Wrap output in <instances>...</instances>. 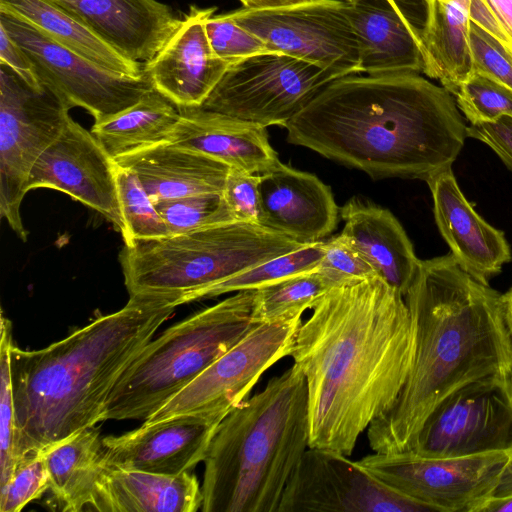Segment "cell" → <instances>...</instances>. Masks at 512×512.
<instances>
[{
  "label": "cell",
  "instance_id": "cell-46",
  "mask_svg": "<svg viewBox=\"0 0 512 512\" xmlns=\"http://www.w3.org/2000/svg\"><path fill=\"white\" fill-rule=\"evenodd\" d=\"M476 512H512V493L492 495L479 505Z\"/></svg>",
  "mask_w": 512,
  "mask_h": 512
},
{
  "label": "cell",
  "instance_id": "cell-36",
  "mask_svg": "<svg viewBox=\"0 0 512 512\" xmlns=\"http://www.w3.org/2000/svg\"><path fill=\"white\" fill-rule=\"evenodd\" d=\"M457 107L470 124L512 117V91L491 78L473 72L453 94Z\"/></svg>",
  "mask_w": 512,
  "mask_h": 512
},
{
  "label": "cell",
  "instance_id": "cell-30",
  "mask_svg": "<svg viewBox=\"0 0 512 512\" xmlns=\"http://www.w3.org/2000/svg\"><path fill=\"white\" fill-rule=\"evenodd\" d=\"M180 110L153 89L122 112L94 123L91 132L114 159L170 142Z\"/></svg>",
  "mask_w": 512,
  "mask_h": 512
},
{
  "label": "cell",
  "instance_id": "cell-5",
  "mask_svg": "<svg viewBox=\"0 0 512 512\" xmlns=\"http://www.w3.org/2000/svg\"><path fill=\"white\" fill-rule=\"evenodd\" d=\"M305 376L293 364L218 425L205 464L203 512H278L309 447Z\"/></svg>",
  "mask_w": 512,
  "mask_h": 512
},
{
  "label": "cell",
  "instance_id": "cell-6",
  "mask_svg": "<svg viewBox=\"0 0 512 512\" xmlns=\"http://www.w3.org/2000/svg\"><path fill=\"white\" fill-rule=\"evenodd\" d=\"M254 296L235 292L152 339L111 390L101 422L149 418L258 324Z\"/></svg>",
  "mask_w": 512,
  "mask_h": 512
},
{
  "label": "cell",
  "instance_id": "cell-40",
  "mask_svg": "<svg viewBox=\"0 0 512 512\" xmlns=\"http://www.w3.org/2000/svg\"><path fill=\"white\" fill-rule=\"evenodd\" d=\"M470 45L474 71L512 91V55L494 35L470 20Z\"/></svg>",
  "mask_w": 512,
  "mask_h": 512
},
{
  "label": "cell",
  "instance_id": "cell-21",
  "mask_svg": "<svg viewBox=\"0 0 512 512\" xmlns=\"http://www.w3.org/2000/svg\"><path fill=\"white\" fill-rule=\"evenodd\" d=\"M125 58L146 64L179 26L157 0H51Z\"/></svg>",
  "mask_w": 512,
  "mask_h": 512
},
{
  "label": "cell",
  "instance_id": "cell-7",
  "mask_svg": "<svg viewBox=\"0 0 512 512\" xmlns=\"http://www.w3.org/2000/svg\"><path fill=\"white\" fill-rule=\"evenodd\" d=\"M304 245L260 224L231 221L124 245L119 259L129 295H176L182 305L194 292Z\"/></svg>",
  "mask_w": 512,
  "mask_h": 512
},
{
  "label": "cell",
  "instance_id": "cell-35",
  "mask_svg": "<svg viewBox=\"0 0 512 512\" xmlns=\"http://www.w3.org/2000/svg\"><path fill=\"white\" fill-rule=\"evenodd\" d=\"M12 324L1 316L0 341V488L12 478L17 466L16 422L12 389L10 350Z\"/></svg>",
  "mask_w": 512,
  "mask_h": 512
},
{
  "label": "cell",
  "instance_id": "cell-23",
  "mask_svg": "<svg viewBox=\"0 0 512 512\" xmlns=\"http://www.w3.org/2000/svg\"><path fill=\"white\" fill-rule=\"evenodd\" d=\"M343 8L358 41L362 73H423L420 28L412 24L397 3L344 1Z\"/></svg>",
  "mask_w": 512,
  "mask_h": 512
},
{
  "label": "cell",
  "instance_id": "cell-20",
  "mask_svg": "<svg viewBox=\"0 0 512 512\" xmlns=\"http://www.w3.org/2000/svg\"><path fill=\"white\" fill-rule=\"evenodd\" d=\"M436 225L458 265L476 280L489 284L512 260L503 231L485 221L462 193L452 167L426 180Z\"/></svg>",
  "mask_w": 512,
  "mask_h": 512
},
{
  "label": "cell",
  "instance_id": "cell-15",
  "mask_svg": "<svg viewBox=\"0 0 512 512\" xmlns=\"http://www.w3.org/2000/svg\"><path fill=\"white\" fill-rule=\"evenodd\" d=\"M423 512L340 452L308 447L290 477L278 512Z\"/></svg>",
  "mask_w": 512,
  "mask_h": 512
},
{
  "label": "cell",
  "instance_id": "cell-31",
  "mask_svg": "<svg viewBox=\"0 0 512 512\" xmlns=\"http://www.w3.org/2000/svg\"><path fill=\"white\" fill-rule=\"evenodd\" d=\"M325 250V241H317L271 258L224 281L187 296L184 304L226 293L256 290L285 278L317 271Z\"/></svg>",
  "mask_w": 512,
  "mask_h": 512
},
{
  "label": "cell",
  "instance_id": "cell-19",
  "mask_svg": "<svg viewBox=\"0 0 512 512\" xmlns=\"http://www.w3.org/2000/svg\"><path fill=\"white\" fill-rule=\"evenodd\" d=\"M260 175V225L300 243L322 241L338 224L330 186L279 161Z\"/></svg>",
  "mask_w": 512,
  "mask_h": 512
},
{
  "label": "cell",
  "instance_id": "cell-44",
  "mask_svg": "<svg viewBox=\"0 0 512 512\" xmlns=\"http://www.w3.org/2000/svg\"><path fill=\"white\" fill-rule=\"evenodd\" d=\"M461 7L470 20L498 38L504 45L512 47V41L501 28L484 0H447Z\"/></svg>",
  "mask_w": 512,
  "mask_h": 512
},
{
  "label": "cell",
  "instance_id": "cell-38",
  "mask_svg": "<svg viewBox=\"0 0 512 512\" xmlns=\"http://www.w3.org/2000/svg\"><path fill=\"white\" fill-rule=\"evenodd\" d=\"M317 272L330 287L378 276L342 233L325 241L324 254Z\"/></svg>",
  "mask_w": 512,
  "mask_h": 512
},
{
  "label": "cell",
  "instance_id": "cell-12",
  "mask_svg": "<svg viewBox=\"0 0 512 512\" xmlns=\"http://www.w3.org/2000/svg\"><path fill=\"white\" fill-rule=\"evenodd\" d=\"M331 81L311 63L264 53L232 63L201 107L264 127H285Z\"/></svg>",
  "mask_w": 512,
  "mask_h": 512
},
{
  "label": "cell",
  "instance_id": "cell-39",
  "mask_svg": "<svg viewBox=\"0 0 512 512\" xmlns=\"http://www.w3.org/2000/svg\"><path fill=\"white\" fill-rule=\"evenodd\" d=\"M49 489V476L43 454L21 460L11 480L0 488L1 512H19Z\"/></svg>",
  "mask_w": 512,
  "mask_h": 512
},
{
  "label": "cell",
  "instance_id": "cell-26",
  "mask_svg": "<svg viewBox=\"0 0 512 512\" xmlns=\"http://www.w3.org/2000/svg\"><path fill=\"white\" fill-rule=\"evenodd\" d=\"M132 170L154 203L186 196L222 193L225 163L170 142L115 160Z\"/></svg>",
  "mask_w": 512,
  "mask_h": 512
},
{
  "label": "cell",
  "instance_id": "cell-51",
  "mask_svg": "<svg viewBox=\"0 0 512 512\" xmlns=\"http://www.w3.org/2000/svg\"><path fill=\"white\" fill-rule=\"evenodd\" d=\"M506 48L508 49V51H509V52H510V54L512 55V47H509V48H508V47L506 46Z\"/></svg>",
  "mask_w": 512,
  "mask_h": 512
},
{
  "label": "cell",
  "instance_id": "cell-18",
  "mask_svg": "<svg viewBox=\"0 0 512 512\" xmlns=\"http://www.w3.org/2000/svg\"><path fill=\"white\" fill-rule=\"evenodd\" d=\"M216 8L191 7L165 45L144 64L153 87L178 108L201 107L229 66L213 50L206 21Z\"/></svg>",
  "mask_w": 512,
  "mask_h": 512
},
{
  "label": "cell",
  "instance_id": "cell-42",
  "mask_svg": "<svg viewBox=\"0 0 512 512\" xmlns=\"http://www.w3.org/2000/svg\"><path fill=\"white\" fill-rule=\"evenodd\" d=\"M467 137L486 144L512 171V117L501 116L491 122L470 124Z\"/></svg>",
  "mask_w": 512,
  "mask_h": 512
},
{
  "label": "cell",
  "instance_id": "cell-41",
  "mask_svg": "<svg viewBox=\"0 0 512 512\" xmlns=\"http://www.w3.org/2000/svg\"><path fill=\"white\" fill-rule=\"evenodd\" d=\"M260 175L230 167L223 197L235 221L260 224Z\"/></svg>",
  "mask_w": 512,
  "mask_h": 512
},
{
  "label": "cell",
  "instance_id": "cell-4",
  "mask_svg": "<svg viewBox=\"0 0 512 512\" xmlns=\"http://www.w3.org/2000/svg\"><path fill=\"white\" fill-rule=\"evenodd\" d=\"M179 300L176 295H130L120 310L45 348L23 350L12 344L17 465L101 422L111 390Z\"/></svg>",
  "mask_w": 512,
  "mask_h": 512
},
{
  "label": "cell",
  "instance_id": "cell-47",
  "mask_svg": "<svg viewBox=\"0 0 512 512\" xmlns=\"http://www.w3.org/2000/svg\"><path fill=\"white\" fill-rule=\"evenodd\" d=\"M246 9H270L298 4L318 2L322 0H239Z\"/></svg>",
  "mask_w": 512,
  "mask_h": 512
},
{
  "label": "cell",
  "instance_id": "cell-10",
  "mask_svg": "<svg viewBox=\"0 0 512 512\" xmlns=\"http://www.w3.org/2000/svg\"><path fill=\"white\" fill-rule=\"evenodd\" d=\"M512 453L427 457L411 450L374 452L357 463L379 481L430 511L476 512L494 495Z\"/></svg>",
  "mask_w": 512,
  "mask_h": 512
},
{
  "label": "cell",
  "instance_id": "cell-25",
  "mask_svg": "<svg viewBox=\"0 0 512 512\" xmlns=\"http://www.w3.org/2000/svg\"><path fill=\"white\" fill-rule=\"evenodd\" d=\"M202 503V488L189 471L162 475L104 465L90 506L100 512H196Z\"/></svg>",
  "mask_w": 512,
  "mask_h": 512
},
{
  "label": "cell",
  "instance_id": "cell-33",
  "mask_svg": "<svg viewBox=\"0 0 512 512\" xmlns=\"http://www.w3.org/2000/svg\"><path fill=\"white\" fill-rule=\"evenodd\" d=\"M116 182L126 226L123 236L124 245L130 247L136 241L170 236L155 203L138 176L132 170L117 164Z\"/></svg>",
  "mask_w": 512,
  "mask_h": 512
},
{
  "label": "cell",
  "instance_id": "cell-11",
  "mask_svg": "<svg viewBox=\"0 0 512 512\" xmlns=\"http://www.w3.org/2000/svg\"><path fill=\"white\" fill-rule=\"evenodd\" d=\"M0 26L27 54L39 84L52 90L70 109H85L94 123L131 107L154 89L146 72L131 77L101 68L1 8Z\"/></svg>",
  "mask_w": 512,
  "mask_h": 512
},
{
  "label": "cell",
  "instance_id": "cell-49",
  "mask_svg": "<svg viewBox=\"0 0 512 512\" xmlns=\"http://www.w3.org/2000/svg\"><path fill=\"white\" fill-rule=\"evenodd\" d=\"M503 298L505 303L507 323L512 334V286L506 293L503 294Z\"/></svg>",
  "mask_w": 512,
  "mask_h": 512
},
{
  "label": "cell",
  "instance_id": "cell-1",
  "mask_svg": "<svg viewBox=\"0 0 512 512\" xmlns=\"http://www.w3.org/2000/svg\"><path fill=\"white\" fill-rule=\"evenodd\" d=\"M311 310L290 353L306 380L309 447L350 456L406 383L414 322L405 296L379 276L331 287Z\"/></svg>",
  "mask_w": 512,
  "mask_h": 512
},
{
  "label": "cell",
  "instance_id": "cell-34",
  "mask_svg": "<svg viewBox=\"0 0 512 512\" xmlns=\"http://www.w3.org/2000/svg\"><path fill=\"white\" fill-rule=\"evenodd\" d=\"M170 235L235 221L222 193L198 194L155 203Z\"/></svg>",
  "mask_w": 512,
  "mask_h": 512
},
{
  "label": "cell",
  "instance_id": "cell-3",
  "mask_svg": "<svg viewBox=\"0 0 512 512\" xmlns=\"http://www.w3.org/2000/svg\"><path fill=\"white\" fill-rule=\"evenodd\" d=\"M405 299L415 352L393 406L367 429L374 452L409 450L431 411L461 386L512 377V334L503 294L464 271L451 253L421 260Z\"/></svg>",
  "mask_w": 512,
  "mask_h": 512
},
{
  "label": "cell",
  "instance_id": "cell-48",
  "mask_svg": "<svg viewBox=\"0 0 512 512\" xmlns=\"http://www.w3.org/2000/svg\"><path fill=\"white\" fill-rule=\"evenodd\" d=\"M508 493H512V454L501 472L494 495H505Z\"/></svg>",
  "mask_w": 512,
  "mask_h": 512
},
{
  "label": "cell",
  "instance_id": "cell-17",
  "mask_svg": "<svg viewBox=\"0 0 512 512\" xmlns=\"http://www.w3.org/2000/svg\"><path fill=\"white\" fill-rule=\"evenodd\" d=\"M222 420L190 413L102 438L104 464L127 470L178 475L205 460Z\"/></svg>",
  "mask_w": 512,
  "mask_h": 512
},
{
  "label": "cell",
  "instance_id": "cell-43",
  "mask_svg": "<svg viewBox=\"0 0 512 512\" xmlns=\"http://www.w3.org/2000/svg\"><path fill=\"white\" fill-rule=\"evenodd\" d=\"M0 62L15 71L32 86H40L34 67L24 50L0 26Z\"/></svg>",
  "mask_w": 512,
  "mask_h": 512
},
{
  "label": "cell",
  "instance_id": "cell-24",
  "mask_svg": "<svg viewBox=\"0 0 512 512\" xmlns=\"http://www.w3.org/2000/svg\"><path fill=\"white\" fill-rule=\"evenodd\" d=\"M340 218L341 233L380 278L405 296L421 260L398 219L388 209L356 197L340 207Z\"/></svg>",
  "mask_w": 512,
  "mask_h": 512
},
{
  "label": "cell",
  "instance_id": "cell-32",
  "mask_svg": "<svg viewBox=\"0 0 512 512\" xmlns=\"http://www.w3.org/2000/svg\"><path fill=\"white\" fill-rule=\"evenodd\" d=\"M330 285L317 272L291 276L255 290L253 320L273 321L312 309Z\"/></svg>",
  "mask_w": 512,
  "mask_h": 512
},
{
  "label": "cell",
  "instance_id": "cell-27",
  "mask_svg": "<svg viewBox=\"0 0 512 512\" xmlns=\"http://www.w3.org/2000/svg\"><path fill=\"white\" fill-rule=\"evenodd\" d=\"M426 16L420 28L423 73L438 80L452 95L473 73L470 17L447 0H424Z\"/></svg>",
  "mask_w": 512,
  "mask_h": 512
},
{
  "label": "cell",
  "instance_id": "cell-8",
  "mask_svg": "<svg viewBox=\"0 0 512 512\" xmlns=\"http://www.w3.org/2000/svg\"><path fill=\"white\" fill-rule=\"evenodd\" d=\"M69 110L48 87L30 85L0 62V215L24 242L20 206L31 169L61 133Z\"/></svg>",
  "mask_w": 512,
  "mask_h": 512
},
{
  "label": "cell",
  "instance_id": "cell-16",
  "mask_svg": "<svg viewBox=\"0 0 512 512\" xmlns=\"http://www.w3.org/2000/svg\"><path fill=\"white\" fill-rule=\"evenodd\" d=\"M117 162L92 132L71 117L31 169L26 191H61L99 212L121 233L126 232L117 182Z\"/></svg>",
  "mask_w": 512,
  "mask_h": 512
},
{
  "label": "cell",
  "instance_id": "cell-45",
  "mask_svg": "<svg viewBox=\"0 0 512 512\" xmlns=\"http://www.w3.org/2000/svg\"><path fill=\"white\" fill-rule=\"evenodd\" d=\"M501 28L512 41V0H484Z\"/></svg>",
  "mask_w": 512,
  "mask_h": 512
},
{
  "label": "cell",
  "instance_id": "cell-13",
  "mask_svg": "<svg viewBox=\"0 0 512 512\" xmlns=\"http://www.w3.org/2000/svg\"><path fill=\"white\" fill-rule=\"evenodd\" d=\"M409 450L439 458L512 453V377H483L450 393L425 419Z\"/></svg>",
  "mask_w": 512,
  "mask_h": 512
},
{
  "label": "cell",
  "instance_id": "cell-28",
  "mask_svg": "<svg viewBox=\"0 0 512 512\" xmlns=\"http://www.w3.org/2000/svg\"><path fill=\"white\" fill-rule=\"evenodd\" d=\"M49 490L64 512L91 505L96 482L104 468L100 429L91 426L43 453Z\"/></svg>",
  "mask_w": 512,
  "mask_h": 512
},
{
  "label": "cell",
  "instance_id": "cell-50",
  "mask_svg": "<svg viewBox=\"0 0 512 512\" xmlns=\"http://www.w3.org/2000/svg\"><path fill=\"white\" fill-rule=\"evenodd\" d=\"M345 1H347V2H353V1H356V0H345ZM388 1H390V2H392V3H397V1H396V0H388Z\"/></svg>",
  "mask_w": 512,
  "mask_h": 512
},
{
  "label": "cell",
  "instance_id": "cell-14",
  "mask_svg": "<svg viewBox=\"0 0 512 512\" xmlns=\"http://www.w3.org/2000/svg\"><path fill=\"white\" fill-rule=\"evenodd\" d=\"M343 7L344 1L322 0L242 8L228 15L264 40L271 51L311 63L335 80L362 73L358 41Z\"/></svg>",
  "mask_w": 512,
  "mask_h": 512
},
{
  "label": "cell",
  "instance_id": "cell-2",
  "mask_svg": "<svg viewBox=\"0 0 512 512\" xmlns=\"http://www.w3.org/2000/svg\"><path fill=\"white\" fill-rule=\"evenodd\" d=\"M284 128L290 144L374 180L426 181L452 167L467 138L454 96L419 73L335 79Z\"/></svg>",
  "mask_w": 512,
  "mask_h": 512
},
{
  "label": "cell",
  "instance_id": "cell-29",
  "mask_svg": "<svg viewBox=\"0 0 512 512\" xmlns=\"http://www.w3.org/2000/svg\"><path fill=\"white\" fill-rule=\"evenodd\" d=\"M0 8L27 21L60 45L111 72L139 77L143 64L133 62L97 37L78 19L51 0H0Z\"/></svg>",
  "mask_w": 512,
  "mask_h": 512
},
{
  "label": "cell",
  "instance_id": "cell-37",
  "mask_svg": "<svg viewBox=\"0 0 512 512\" xmlns=\"http://www.w3.org/2000/svg\"><path fill=\"white\" fill-rule=\"evenodd\" d=\"M214 52L230 64L264 53H275L260 37L235 22L228 13L212 15L205 24Z\"/></svg>",
  "mask_w": 512,
  "mask_h": 512
},
{
  "label": "cell",
  "instance_id": "cell-9",
  "mask_svg": "<svg viewBox=\"0 0 512 512\" xmlns=\"http://www.w3.org/2000/svg\"><path fill=\"white\" fill-rule=\"evenodd\" d=\"M303 314L256 324L196 379L169 399L143 423L198 413L223 420L248 399L261 376L290 356Z\"/></svg>",
  "mask_w": 512,
  "mask_h": 512
},
{
  "label": "cell",
  "instance_id": "cell-22",
  "mask_svg": "<svg viewBox=\"0 0 512 512\" xmlns=\"http://www.w3.org/2000/svg\"><path fill=\"white\" fill-rule=\"evenodd\" d=\"M179 110L170 143L253 174H262L280 161L267 127L203 107Z\"/></svg>",
  "mask_w": 512,
  "mask_h": 512
}]
</instances>
